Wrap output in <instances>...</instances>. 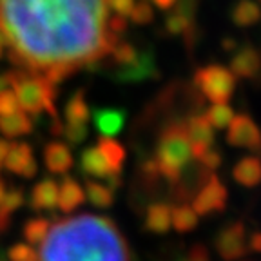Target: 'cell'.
<instances>
[{
    "mask_svg": "<svg viewBox=\"0 0 261 261\" xmlns=\"http://www.w3.org/2000/svg\"><path fill=\"white\" fill-rule=\"evenodd\" d=\"M106 0H0V29L9 58L31 73L74 71L109 55L120 40L106 31Z\"/></svg>",
    "mask_w": 261,
    "mask_h": 261,
    "instance_id": "1",
    "label": "cell"
},
{
    "mask_svg": "<svg viewBox=\"0 0 261 261\" xmlns=\"http://www.w3.org/2000/svg\"><path fill=\"white\" fill-rule=\"evenodd\" d=\"M38 261H129V249L109 218L80 214L49 225Z\"/></svg>",
    "mask_w": 261,
    "mask_h": 261,
    "instance_id": "2",
    "label": "cell"
},
{
    "mask_svg": "<svg viewBox=\"0 0 261 261\" xmlns=\"http://www.w3.org/2000/svg\"><path fill=\"white\" fill-rule=\"evenodd\" d=\"M191 142L187 136L185 120H174L167 123L160 133L158 147H156V165L160 176L171 181L172 185L181 181L184 169L191 162Z\"/></svg>",
    "mask_w": 261,
    "mask_h": 261,
    "instance_id": "3",
    "label": "cell"
},
{
    "mask_svg": "<svg viewBox=\"0 0 261 261\" xmlns=\"http://www.w3.org/2000/svg\"><path fill=\"white\" fill-rule=\"evenodd\" d=\"M11 87L18 98L20 109L29 116H38L40 113H47L51 118H57L55 98L57 89L51 82H47L40 73H31L24 69L8 71Z\"/></svg>",
    "mask_w": 261,
    "mask_h": 261,
    "instance_id": "4",
    "label": "cell"
},
{
    "mask_svg": "<svg viewBox=\"0 0 261 261\" xmlns=\"http://www.w3.org/2000/svg\"><path fill=\"white\" fill-rule=\"evenodd\" d=\"M194 86L214 103L228 102L236 89V76L223 65L211 64L194 73Z\"/></svg>",
    "mask_w": 261,
    "mask_h": 261,
    "instance_id": "5",
    "label": "cell"
},
{
    "mask_svg": "<svg viewBox=\"0 0 261 261\" xmlns=\"http://www.w3.org/2000/svg\"><path fill=\"white\" fill-rule=\"evenodd\" d=\"M227 200H228L227 187L221 184V179L216 174L211 172L208 178L203 181V185H201L200 192L194 196L192 208L200 216H208V214H214V212L225 211Z\"/></svg>",
    "mask_w": 261,
    "mask_h": 261,
    "instance_id": "6",
    "label": "cell"
},
{
    "mask_svg": "<svg viewBox=\"0 0 261 261\" xmlns=\"http://www.w3.org/2000/svg\"><path fill=\"white\" fill-rule=\"evenodd\" d=\"M216 250L223 259L236 261L249 254V243H247V228L241 221L228 223L220 230L214 240Z\"/></svg>",
    "mask_w": 261,
    "mask_h": 261,
    "instance_id": "7",
    "label": "cell"
},
{
    "mask_svg": "<svg viewBox=\"0 0 261 261\" xmlns=\"http://www.w3.org/2000/svg\"><path fill=\"white\" fill-rule=\"evenodd\" d=\"M227 142L232 147L249 149L252 152H261V130L250 116L247 114H234L228 123Z\"/></svg>",
    "mask_w": 261,
    "mask_h": 261,
    "instance_id": "8",
    "label": "cell"
},
{
    "mask_svg": "<svg viewBox=\"0 0 261 261\" xmlns=\"http://www.w3.org/2000/svg\"><path fill=\"white\" fill-rule=\"evenodd\" d=\"M114 80L122 82V84H135V82H143L147 78L158 76V65L152 49L147 51H138V57L127 65H120L114 71Z\"/></svg>",
    "mask_w": 261,
    "mask_h": 261,
    "instance_id": "9",
    "label": "cell"
},
{
    "mask_svg": "<svg viewBox=\"0 0 261 261\" xmlns=\"http://www.w3.org/2000/svg\"><path fill=\"white\" fill-rule=\"evenodd\" d=\"M6 169L15 174L22 176V178H33L37 174L38 165L33 158V149L29 147V143H11L9 145V151L6 154L4 162Z\"/></svg>",
    "mask_w": 261,
    "mask_h": 261,
    "instance_id": "10",
    "label": "cell"
},
{
    "mask_svg": "<svg viewBox=\"0 0 261 261\" xmlns=\"http://www.w3.org/2000/svg\"><path fill=\"white\" fill-rule=\"evenodd\" d=\"M230 71L234 76L256 78V74L261 71V53L254 45L245 44L230 58Z\"/></svg>",
    "mask_w": 261,
    "mask_h": 261,
    "instance_id": "11",
    "label": "cell"
},
{
    "mask_svg": "<svg viewBox=\"0 0 261 261\" xmlns=\"http://www.w3.org/2000/svg\"><path fill=\"white\" fill-rule=\"evenodd\" d=\"M125 116L127 113L123 109H116V107H106V109H96L93 113L94 127L102 136H116L125 125Z\"/></svg>",
    "mask_w": 261,
    "mask_h": 261,
    "instance_id": "12",
    "label": "cell"
},
{
    "mask_svg": "<svg viewBox=\"0 0 261 261\" xmlns=\"http://www.w3.org/2000/svg\"><path fill=\"white\" fill-rule=\"evenodd\" d=\"M29 203L35 211H55L58 207V184L53 178L38 181L31 191Z\"/></svg>",
    "mask_w": 261,
    "mask_h": 261,
    "instance_id": "13",
    "label": "cell"
},
{
    "mask_svg": "<svg viewBox=\"0 0 261 261\" xmlns=\"http://www.w3.org/2000/svg\"><path fill=\"white\" fill-rule=\"evenodd\" d=\"M44 160L47 171L53 172V174H65L74 163L69 147L62 142L47 143V147H45L44 151Z\"/></svg>",
    "mask_w": 261,
    "mask_h": 261,
    "instance_id": "14",
    "label": "cell"
},
{
    "mask_svg": "<svg viewBox=\"0 0 261 261\" xmlns=\"http://www.w3.org/2000/svg\"><path fill=\"white\" fill-rule=\"evenodd\" d=\"M86 200V192L82 185L71 176H64L62 184L58 185V208L62 212H73Z\"/></svg>",
    "mask_w": 261,
    "mask_h": 261,
    "instance_id": "15",
    "label": "cell"
},
{
    "mask_svg": "<svg viewBox=\"0 0 261 261\" xmlns=\"http://www.w3.org/2000/svg\"><path fill=\"white\" fill-rule=\"evenodd\" d=\"M232 176L238 184L247 189L257 187L261 184V158L257 156H245L232 169Z\"/></svg>",
    "mask_w": 261,
    "mask_h": 261,
    "instance_id": "16",
    "label": "cell"
},
{
    "mask_svg": "<svg viewBox=\"0 0 261 261\" xmlns=\"http://www.w3.org/2000/svg\"><path fill=\"white\" fill-rule=\"evenodd\" d=\"M80 171L86 176H93V178H100V179H106L109 174H114L98 147H89V149H86V151L82 152Z\"/></svg>",
    "mask_w": 261,
    "mask_h": 261,
    "instance_id": "17",
    "label": "cell"
},
{
    "mask_svg": "<svg viewBox=\"0 0 261 261\" xmlns=\"http://www.w3.org/2000/svg\"><path fill=\"white\" fill-rule=\"evenodd\" d=\"M33 130L31 116L24 111H16L9 116H0V133L6 138H16V136L29 135Z\"/></svg>",
    "mask_w": 261,
    "mask_h": 261,
    "instance_id": "18",
    "label": "cell"
},
{
    "mask_svg": "<svg viewBox=\"0 0 261 261\" xmlns=\"http://www.w3.org/2000/svg\"><path fill=\"white\" fill-rule=\"evenodd\" d=\"M185 127H187V136L189 142L200 143V145H214V130L212 125L207 122L203 114H194L185 120Z\"/></svg>",
    "mask_w": 261,
    "mask_h": 261,
    "instance_id": "19",
    "label": "cell"
},
{
    "mask_svg": "<svg viewBox=\"0 0 261 261\" xmlns=\"http://www.w3.org/2000/svg\"><path fill=\"white\" fill-rule=\"evenodd\" d=\"M145 228L154 234L167 232L171 228V207L167 203L149 205L145 214Z\"/></svg>",
    "mask_w": 261,
    "mask_h": 261,
    "instance_id": "20",
    "label": "cell"
},
{
    "mask_svg": "<svg viewBox=\"0 0 261 261\" xmlns=\"http://www.w3.org/2000/svg\"><path fill=\"white\" fill-rule=\"evenodd\" d=\"M230 18L238 28H250L261 20V8L254 0H238L230 11Z\"/></svg>",
    "mask_w": 261,
    "mask_h": 261,
    "instance_id": "21",
    "label": "cell"
},
{
    "mask_svg": "<svg viewBox=\"0 0 261 261\" xmlns=\"http://www.w3.org/2000/svg\"><path fill=\"white\" fill-rule=\"evenodd\" d=\"M96 147L100 149L103 158L107 160L111 171L122 172V165H123V162H125V149H123L116 140L109 138V136H102V138L98 140Z\"/></svg>",
    "mask_w": 261,
    "mask_h": 261,
    "instance_id": "22",
    "label": "cell"
},
{
    "mask_svg": "<svg viewBox=\"0 0 261 261\" xmlns=\"http://www.w3.org/2000/svg\"><path fill=\"white\" fill-rule=\"evenodd\" d=\"M64 116L67 123H87V120L91 118V111L84 98V91H76L69 98V102L64 109Z\"/></svg>",
    "mask_w": 261,
    "mask_h": 261,
    "instance_id": "23",
    "label": "cell"
},
{
    "mask_svg": "<svg viewBox=\"0 0 261 261\" xmlns=\"http://www.w3.org/2000/svg\"><path fill=\"white\" fill-rule=\"evenodd\" d=\"M171 225L181 234L191 232L192 228L198 225V214L187 203H181L178 207L171 208Z\"/></svg>",
    "mask_w": 261,
    "mask_h": 261,
    "instance_id": "24",
    "label": "cell"
},
{
    "mask_svg": "<svg viewBox=\"0 0 261 261\" xmlns=\"http://www.w3.org/2000/svg\"><path fill=\"white\" fill-rule=\"evenodd\" d=\"M86 196L87 200L94 205V207L100 208H107L113 205L114 201V192L107 187L106 184H98V181H93V179H87L86 181Z\"/></svg>",
    "mask_w": 261,
    "mask_h": 261,
    "instance_id": "25",
    "label": "cell"
},
{
    "mask_svg": "<svg viewBox=\"0 0 261 261\" xmlns=\"http://www.w3.org/2000/svg\"><path fill=\"white\" fill-rule=\"evenodd\" d=\"M51 221L45 218H33L24 223V238L29 245H40L49 230Z\"/></svg>",
    "mask_w": 261,
    "mask_h": 261,
    "instance_id": "26",
    "label": "cell"
},
{
    "mask_svg": "<svg viewBox=\"0 0 261 261\" xmlns=\"http://www.w3.org/2000/svg\"><path fill=\"white\" fill-rule=\"evenodd\" d=\"M207 122L216 129H225L228 127L230 120L234 118V111L227 106V103H214L212 107H208L207 113L203 114Z\"/></svg>",
    "mask_w": 261,
    "mask_h": 261,
    "instance_id": "27",
    "label": "cell"
},
{
    "mask_svg": "<svg viewBox=\"0 0 261 261\" xmlns=\"http://www.w3.org/2000/svg\"><path fill=\"white\" fill-rule=\"evenodd\" d=\"M109 55L113 57V60L118 65H127L138 57V49L130 44V42L118 40L113 47H111Z\"/></svg>",
    "mask_w": 261,
    "mask_h": 261,
    "instance_id": "28",
    "label": "cell"
},
{
    "mask_svg": "<svg viewBox=\"0 0 261 261\" xmlns=\"http://www.w3.org/2000/svg\"><path fill=\"white\" fill-rule=\"evenodd\" d=\"M129 16L135 24H140V25H145V24H149V22H152L154 11H152V8H151V2H149V0H136L133 9H130Z\"/></svg>",
    "mask_w": 261,
    "mask_h": 261,
    "instance_id": "29",
    "label": "cell"
},
{
    "mask_svg": "<svg viewBox=\"0 0 261 261\" xmlns=\"http://www.w3.org/2000/svg\"><path fill=\"white\" fill-rule=\"evenodd\" d=\"M191 22H194V20L189 18L187 15H184L181 11H178V9H174V11L165 16V29H167L169 35H179V33L185 31V28H187Z\"/></svg>",
    "mask_w": 261,
    "mask_h": 261,
    "instance_id": "30",
    "label": "cell"
},
{
    "mask_svg": "<svg viewBox=\"0 0 261 261\" xmlns=\"http://www.w3.org/2000/svg\"><path fill=\"white\" fill-rule=\"evenodd\" d=\"M24 203V192L22 189H11V191H6L4 198L0 201V212L4 214H13L15 211L22 207Z\"/></svg>",
    "mask_w": 261,
    "mask_h": 261,
    "instance_id": "31",
    "label": "cell"
},
{
    "mask_svg": "<svg viewBox=\"0 0 261 261\" xmlns=\"http://www.w3.org/2000/svg\"><path fill=\"white\" fill-rule=\"evenodd\" d=\"M9 261H38V254L31 249V245L15 243L8 252Z\"/></svg>",
    "mask_w": 261,
    "mask_h": 261,
    "instance_id": "32",
    "label": "cell"
},
{
    "mask_svg": "<svg viewBox=\"0 0 261 261\" xmlns=\"http://www.w3.org/2000/svg\"><path fill=\"white\" fill-rule=\"evenodd\" d=\"M87 133L89 130H87L86 123H67V125H64V130H62V135L73 145H80L87 138Z\"/></svg>",
    "mask_w": 261,
    "mask_h": 261,
    "instance_id": "33",
    "label": "cell"
},
{
    "mask_svg": "<svg viewBox=\"0 0 261 261\" xmlns=\"http://www.w3.org/2000/svg\"><path fill=\"white\" fill-rule=\"evenodd\" d=\"M20 111V103L16 98L15 91L6 89L0 93V116H9V114Z\"/></svg>",
    "mask_w": 261,
    "mask_h": 261,
    "instance_id": "34",
    "label": "cell"
},
{
    "mask_svg": "<svg viewBox=\"0 0 261 261\" xmlns=\"http://www.w3.org/2000/svg\"><path fill=\"white\" fill-rule=\"evenodd\" d=\"M106 31L113 37H122L123 33L127 31V20L125 16L116 15V16H107L106 20Z\"/></svg>",
    "mask_w": 261,
    "mask_h": 261,
    "instance_id": "35",
    "label": "cell"
},
{
    "mask_svg": "<svg viewBox=\"0 0 261 261\" xmlns=\"http://www.w3.org/2000/svg\"><path fill=\"white\" fill-rule=\"evenodd\" d=\"M221 160H223V156H221V152L218 151V149H214V147H208L207 151L200 156V162L203 163V167L211 169V171H212V169L220 167Z\"/></svg>",
    "mask_w": 261,
    "mask_h": 261,
    "instance_id": "36",
    "label": "cell"
},
{
    "mask_svg": "<svg viewBox=\"0 0 261 261\" xmlns=\"http://www.w3.org/2000/svg\"><path fill=\"white\" fill-rule=\"evenodd\" d=\"M106 2H107V8L116 11V15L129 16L130 9H133L136 0H106Z\"/></svg>",
    "mask_w": 261,
    "mask_h": 261,
    "instance_id": "37",
    "label": "cell"
},
{
    "mask_svg": "<svg viewBox=\"0 0 261 261\" xmlns=\"http://www.w3.org/2000/svg\"><path fill=\"white\" fill-rule=\"evenodd\" d=\"M185 37V44H187V47L189 49H192L196 44H198V40H200V37H201V33H200V29H198V25H196V22H191V24L185 28V31L181 33Z\"/></svg>",
    "mask_w": 261,
    "mask_h": 261,
    "instance_id": "38",
    "label": "cell"
},
{
    "mask_svg": "<svg viewBox=\"0 0 261 261\" xmlns=\"http://www.w3.org/2000/svg\"><path fill=\"white\" fill-rule=\"evenodd\" d=\"M187 261H211V257H208V252L203 245H194L189 252Z\"/></svg>",
    "mask_w": 261,
    "mask_h": 261,
    "instance_id": "39",
    "label": "cell"
},
{
    "mask_svg": "<svg viewBox=\"0 0 261 261\" xmlns=\"http://www.w3.org/2000/svg\"><path fill=\"white\" fill-rule=\"evenodd\" d=\"M249 249H252L254 252H261V232L252 234L249 241Z\"/></svg>",
    "mask_w": 261,
    "mask_h": 261,
    "instance_id": "40",
    "label": "cell"
},
{
    "mask_svg": "<svg viewBox=\"0 0 261 261\" xmlns=\"http://www.w3.org/2000/svg\"><path fill=\"white\" fill-rule=\"evenodd\" d=\"M151 2L156 6V8H160V9H165V11H167V9L174 8V6H176V2H178V0H151Z\"/></svg>",
    "mask_w": 261,
    "mask_h": 261,
    "instance_id": "41",
    "label": "cell"
},
{
    "mask_svg": "<svg viewBox=\"0 0 261 261\" xmlns=\"http://www.w3.org/2000/svg\"><path fill=\"white\" fill-rule=\"evenodd\" d=\"M11 225V214H4L0 212V232H6Z\"/></svg>",
    "mask_w": 261,
    "mask_h": 261,
    "instance_id": "42",
    "label": "cell"
},
{
    "mask_svg": "<svg viewBox=\"0 0 261 261\" xmlns=\"http://www.w3.org/2000/svg\"><path fill=\"white\" fill-rule=\"evenodd\" d=\"M9 145H11V143H9L8 140H0V163L4 162L6 154H8V151H9Z\"/></svg>",
    "mask_w": 261,
    "mask_h": 261,
    "instance_id": "43",
    "label": "cell"
},
{
    "mask_svg": "<svg viewBox=\"0 0 261 261\" xmlns=\"http://www.w3.org/2000/svg\"><path fill=\"white\" fill-rule=\"evenodd\" d=\"M11 87V80H9V74L4 73V74H0V93L6 89H9Z\"/></svg>",
    "mask_w": 261,
    "mask_h": 261,
    "instance_id": "44",
    "label": "cell"
},
{
    "mask_svg": "<svg viewBox=\"0 0 261 261\" xmlns=\"http://www.w3.org/2000/svg\"><path fill=\"white\" fill-rule=\"evenodd\" d=\"M8 45V42H6V37L4 33H2V29H0V57H2V53H4V47Z\"/></svg>",
    "mask_w": 261,
    "mask_h": 261,
    "instance_id": "45",
    "label": "cell"
},
{
    "mask_svg": "<svg viewBox=\"0 0 261 261\" xmlns=\"http://www.w3.org/2000/svg\"><path fill=\"white\" fill-rule=\"evenodd\" d=\"M223 47L227 49V51H228V49H234V47H236V42L230 40V38H225V40H223Z\"/></svg>",
    "mask_w": 261,
    "mask_h": 261,
    "instance_id": "46",
    "label": "cell"
},
{
    "mask_svg": "<svg viewBox=\"0 0 261 261\" xmlns=\"http://www.w3.org/2000/svg\"><path fill=\"white\" fill-rule=\"evenodd\" d=\"M4 194H6V185H4V181L0 179V201H2V198H4Z\"/></svg>",
    "mask_w": 261,
    "mask_h": 261,
    "instance_id": "47",
    "label": "cell"
},
{
    "mask_svg": "<svg viewBox=\"0 0 261 261\" xmlns=\"http://www.w3.org/2000/svg\"><path fill=\"white\" fill-rule=\"evenodd\" d=\"M0 261H4V259H0Z\"/></svg>",
    "mask_w": 261,
    "mask_h": 261,
    "instance_id": "48",
    "label": "cell"
},
{
    "mask_svg": "<svg viewBox=\"0 0 261 261\" xmlns=\"http://www.w3.org/2000/svg\"><path fill=\"white\" fill-rule=\"evenodd\" d=\"M0 165H2V163H0Z\"/></svg>",
    "mask_w": 261,
    "mask_h": 261,
    "instance_id": "49",
    "label": "cell"
},
{
    "mask_svg": "<svg viewBox=\"0 0 261 261\" xmlns=\"http://www.w3.org/2000/svg\"><path fill=\"white\" fill-rule=\"evenodd\" d=\"M259 2H261V0H259Z\"/></svg>",
    "mask_w": 261,
    "mask_h": 261,
    "instance_id": "50",
    "label": "cell"
}]
</instances>
